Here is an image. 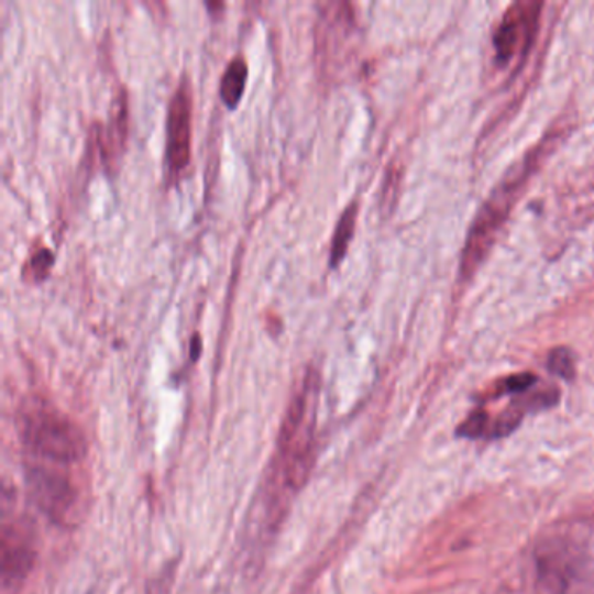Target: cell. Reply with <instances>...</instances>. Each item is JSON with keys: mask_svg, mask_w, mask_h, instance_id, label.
<instances>
[{"mask_svg": "<svg viewBox=\"0 0 594 594\" xmlns=\"http://www.w3.org/2000/svg\"><path fill=\"white\" fill-rule=\"evenodd\" d=\"M319 375L310 369L295 393L277 438V452L265 483V528L277 530L292 495L300 492L309 480L316 461V408Z\"/></svg>", "mask_w": 594, "mask_h": 594, "instance_id": "1", "label": "cell"}, {"mask_svg": "<svg viewBox=\"0 0 594 594\" xmlns=\"http://www.w3.org/2000/svg\"><path fill=\"white\" fill-rule=\"evenodd\" d=\"M20 436L30 452L55 464H76L88 453L85 431L46 403L26 406L20 417Z\"/></svg>", "mask_w": 594, "mask_h": 594, "instance_id": "2", "label": "cell"}, {"mask_svg": "<svg viewBox=\"0 0 594 594\" xmlns=\"http://www.w3.org/2000/svg\"><path fill=\"white\" fill-rule=\"evenodd\" d=\"M530 168L528 161H525L524 166L518 172H510L506 180L498 185L494 194L488 197V201L483 205L471 231H469L468 241H465L461 264L462 276H473L474 271L482 265L483 260L488 255L490 248L494 246L501 227L509 217L510 208L515 205L516 197H518L521 185L527 180Z\"/></svg>", "mask_w": 594, "mask_h": 594, "instance_id": "3", "label": "cell"}, {"mask_svg": "<svg viewBox=\"0 0 594 594\" xmlns=\"http://www.w3.org/2000/svg\"><path fill=\"white\" fill-rule=\"evenodd\" d=\"M26 488L32 503L53 524L70 527L80 518L82 501L79 488L64 471L47 465H32L26 471Z\"/></svg>", "mask_w": 594, "mask_h": 594, "instance_id": "4", "label": "cell"}, {"mask_svg": "<svg viewBox=\"0 0 594 594\" xmlns=\"http://www.w3.org/2000/svg\"><path fill=\"white\" fill-rule=\"evenodd\" d=\"M193 92L189 82L182 80L176 88L168 109V143L166 161L172 175H180L190 161V139H193Z\"/></svg>", "mask_w": 594, "mask_h": 594, "instance_id": "5", "label": "cell"}, {"mask_svg": "<svg viewBox=\"0 0 594 594\" xmlns=\"http://www.w3.org/2000/svg\"><path fill=\"white\" fill-rule=\"evenodd\" d=\"M540 8L537 2H518L507 11L495 32L494 46L498 64H509L516 55H525L536 37Z\"/></svg>", "mask_w": 594, "mask_h": 594, "instance_id": "6", "label": "cell"}, {"mask_svg": "<svg viewBox=\"0 0 594 594\" xmlns=\"http://www.w3.org/2000/svg\"><path fill=\"white\" fill-rule=\"evenodd\" d=\"M573 560L569 549L549 542L537 552V593L565 594L572 581Z\"/></svg>", "mask_w": 594, "mask_h": 594, "instance_id": "7", "label": "cell"}, {"mask_svg": "<svg viewBox=\"0 0 594 594\" xmlns=\"http://www.w3.org/2000/svg\"><path fill=\"white\" fill-rule=\"evenodd\" d=\"M34 561L35 551L29 537L18 528L6 527L2 537V578L6 586H16L25 581Z\"/></svg>", "mask_w": 594, "mask_h": 594, "instance_id": "8", "label": "cell"}, {"mask_svg": "<svg viewBox=\"0 0 594 594\" xmlns=\"http://www.w3.org/2000/svg\"><path fill=\"white\" fill-rule=\"evenodd\" d=\"M128 116H130L128 113V95L124 89H121L113 100L109 128L103 134V143H101V151H103L107 163H113L118 157H121L122 151H124L128 136Z\"/></svg>", "mask_w": 594, "mask_h": 594, "instance_id": "9", "label": "cell"}, {"mask_svg": "<svg viewBox=\"0 0 594 594\" xmlns=\"http://www.w3.org/2000/svg\"><path fill=\"white\" fill-rule=\"evenodd\" d=\"M248 64L243 56H234L231 64L227 65L226 74L222 77L220 86V97L227 109L234 110L239 101L243 98L244 88H246Z\"/></svg>", "mask_w": 594, "mask_h": 594, "instance_id": "10", "label": "cell"}, {"mask_svg": "<svg viewBox=\"0 0 594 594\" xmlns=\"http://www.w3.org/2000/svg\"><path fill=\"white\" fill-rule=\"evenodd\" d=\"M356 218L358 202H351L343 211L342 217L339 218L336 232H333V241H331L330 248V267H339L343 256L348 253L354 229H356Z\"/></svg>", "mask_w": 594, "mask_h": 594, "instance_id": "11", "label": "cell"}, {"mask_svg": "<svg viewBox=\"0 0 594 594\" xmlns=\"http://www.w3.org/2000/svg\"><path fill=\"white\" fill-rule=\"evenodd\" d=\"M524 415L525 411L513 403L510 408L498 415L495 422L490 426V431L486 436H488L490 440H503V438H507V436L513 435L518 429L519 424L524 420Z\"/></svg>", "mask_w": 594, "mask_h": 594, "instance_id": "12", "label": "cell"}, {"mask_svg": "<svg viewBox=\"0 0 594 594\" xmlns=\"http://www.w3.org/2000/svg\"><path fill=\"white\" fill-rule=\"evenodd\" d=\"M548 369L552 375L563 378V381H573L575 377V358L572 352L565 348H557L549 352Z\"/></svg>", "mask_w": 594, "mask_h": 594, "instance_id": "13", "label": "cell"}, {"mask_svg": "<svg viewBox=\"0 0 594 594\" xmlns=\"http://www.w3.org/2000/svg\"><path fill=\"white\" fill-rule=\"evenodd\" d=\"M53 264H55L53 252L47 248H41L38 252L30 256L25 268H23V276H25L26 280H43L51 273Z\"/></svg>", "mask_w": 594, "mask_h": 594, "instance_id": "14", "label": "cell"}, {"mask_svg": "<svg viewBox=\"0 0 594 594\" xmlns=\"http://www.w3.org/2000/svg\"><path fill=\"white\" fill-rule=\"evenodd\" d=\"M483 435H488V415L482 410L469 415L468 419L457 429V436H461L465 440H477Z\"/></svg>", "mask_w": 594, "mask_h": 594, "instance_id": "15", "label": "cell"}, {"mask_svg": "<svg viewBox=\"0 0 594 594\" xmlns=\"http://www.w3.org/2000/svg\"><path fill=\"white\" fill-rule=\"evenodd\" d=\"M536 382V375H531V373H516V375H510L509 378L503 382L501 393L525 394L534 387Z\"/></svg>", "mask_w": 594, "mask_h": 594, "instance_id": "16", "label": "cell"}]
</instances>
